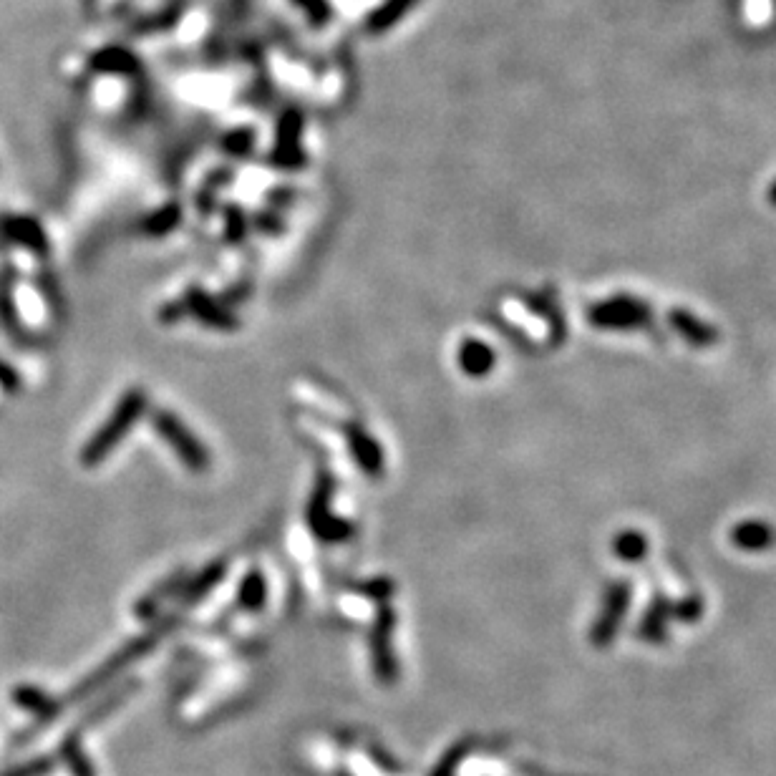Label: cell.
Returning a JSON list of instances; mask_svg holds the SVG:
<instances>
[{"instance_id": "obj_7", "label": "cell", "mask_w": 776, "mask_h": 776, "mask_svg": "<svg viewBox=\"0 0 776 776\" xmlns=\"http://www.w3.org/2000/svg\"><path fill=\"white\" fill-rule=\"evenodd\" d=\"M673 618V603L666 598H656L651 608L645 610L643 620L638 625V638L648 643H663L668 635V620Z\"/></svg>"}, {"instance_id": "obj_10", "label": "cell", "mask_w": 776, "mask_h": 776, "mask_svg": "<svg viewBox=\"0 0 776 776\" xmlns=\"http://www.w3.org/2000/svg\"><path fill=\"white\" fill-rule=\"evenodd\" d=\"M613 552L615 557H620L623 562H638L643 560L645 552H648V540H645L643 532L623 530L613 540Z\"/></svg>"}, {"instance_id": "obj_12", "label": "cell", "mask_w": 776, "mask_h": 776, "mask_svg": "<svg viewBox=\"0 0 776 776\" xmlns=\"http://www.w3.org/2000/svg\"><path fill=\"white\" fill-rule=\"evenodd\" d=\"M351 441H353V451H356L358 462H361L363 472H376L381 467V451L378 446L368 439L366 434H358V431H351Z\"/></svg>"}, {"instance_id": "obj_1", "label": "cell", "mask_w": 776, "mask_h": 776, "mask_svg": "<svg viewBox=\"0 0 776 776\" xmlns=\"http://www.w3.org/2000/svg\"><path fill=\"white\" fill-rule=\"evenodd\" d=\"M588 320L600 331H643L653 323V310L635 295H613L603 303L590 305Z\"/></svg>"}, {"instance_id": "obj_5", "label": "cell", "mask_w": 776, "mask_h": 776, "mask_svg": "<svg viewBox=\"0 0 776 776\" xmlns=\"http://www.w3.org/2000/svg\"><path fill=\"white\" fill-rule=\"evenodd\" d=\"M668 323H671L673 331L683 338V341L691 343L693 348H711L719 343V328L701 320L698 315H693L691 310L673 308L668 313Z\"/></svg>"}, {"instance_id": "obj_15", "label": "cell", "mask_w": 776, "mask_h": 776, "mask_svg": "<svg viewBox=\"0 0 776 776\" xmlns=\"http://www.w3.org/2000/svg\"><path fill=\"white\" fill-rule=\"evenodd\" d=\"M242 588L250 590V593H247V595H242V598H245V600L250 598V605H260V603H263L265 590H263V580H260V575H252L250 580L242 582Z\"/></svg>"}, {"instance_id": "obj_16", "label": "cell", "mask_w": 776, "mask_h": 776, "mask_svg": "<svg viewBox=\"0 0 776 776\" xmlns=\"http://www.w3.org/2000/svg\"><path fill=\"white\" fill-rule=\"evenodd\" d=\"M66 759H69L71 769H74L76 776H91L89 764H86V759L81 756V751L76 749V746H66Z\"/></svg>"}, {"instance_id": "obj_2", "label": "cell", "mask_w": 776, "mask_h": 776, "mask_svg": "<svg viewBox=\"0 0 776 776\" xmlns=\"http://www.w3.org/2000/svg\"><path fill=\"white\" fill-rule=\"evenodd\" d=\"M144 404H147V399L142 396V391H132V394H126L124 399L119 401V406H116L114 414H111V419L104 424V429H101L99 434H96L94 439L89 441V446H86V451H84V462L96 464L99 459H104L106 454L114 449L116 441H119L121 436L129 431V426L137 421V416L142 414Z\"/></svg>"}, {"instance_id": "obj_11", "label": "cell", "mask_w": 776, "mask_h": 776, "mask_svg": "<svg viewBox=\"0 0 776 776\" xmlns=\"http://www.w3.org/2000/svg\"><path fill=\"white\" fill-rule=\"evenodd\" d=\"M388 623H391V615L386 618L383 625V613L381 620L376 625V635H373V648H376V668L381 678L394 676V661H391V651H388Z\"/></svg>"}, {"instance_id": "obj_4", "label": "cell", "mask_w": 776, "mask_h": 776, "mask_svg": "<svg viewBox=\"0 0 776 776\" xmlns=\"http://www.w3.org/2000/svg\"><path fill=\"white\" fill-rule=\"evenodd\" d=\"M154 426H157L159 434L174 446V451H177L179 457L189 464V469H194V472H205L207 464H210L207 451L202 449L200 441L189 434L187 426L179 424L177 416L167 414V411H159V414L154 416Z\"/></svg>"}, {"instance_id": "obj_9", "label": "cell", "mask_w": 776, "mask_h": 776, "mask_svg": "<svg viewBox=\"0 0 776 776\" xmlns=\"http://www.w3.org/2000/svg\"><path fill=\"white\" fill-rule=\"evenodd\" d=\"M13 701H16L18 706L28 708L31 714L41 716L43 721L51 719V716L56 714V703H53V698H48L41 688L18 686L16 691H13Z\"/></svg>"}, {"instance_id": "obj_3", "label": "cell", "mask_w": 776, "mask_h": 776, "mask_svg": "<svg viewBox=\"0 0 776 776\" xmlns=\"http://www.w3.org/2000/svg\"><path fill=\"white\" fill-rule=\"evenodd\" d=\"M630 600H633V585L625 580L613 582L608 588L603 598V608H600V615L595 618L593 630H590V640L593 645L603 648V645H610L618 635L620 623H623L625 613L630 608Z\"/></svg>"}, {"instance_id": "obj_14", "label": "cell", "mask_w": 776, "mask_h": 776, "mask_svg": "<svg viewBox=\"0 0 776 776\" xmlns=\"http://www.w3.org/2000/svg\"><path fill=\"white\" fill-rule=\"evenodd\" d=\"M701 615H703V603L698 595H691V598L681 600V603H673V618L683 620V623H696Z\"/></svg>"}, {"instance_id": "obj_13", "label": "cell", "mask_w": 776, "mask_h": 776, "mask_svg": "<svg viewBox=\"0 0 776 776\" xmlns=\"http://www.w3.org/2000/svg\"><path fill=\"white\" fill-rule=\"evenodd\" d=\"M51 769H53V761L38 756V759H31L26 761V764H18L13 766V769L3 771L0 776H46Z\"/></svg>"}, {"instance_id": "obj_8", "label": "cell", "mask_w": 776, "mask_h": 776, "mask_svg": "<svg viewBox=\"0 0 776 776\" xmlns=\"http://www.w3.org/2000/svg\"><path fill=\"white\" fill-rule=\"evenodd\" d=\"M459 363H462V368L469 376H484V373L492 371L494 353L492 348L484 346V343L467 341L462 346V353H459Z\"/></svg>"}, {"instance_id": "obj_17", "label": "cell", "mask_w": 776, "mask_h": 776, "mask_svg": "<svg viewBox=\"0 0 776 776\" xmlns=\"http://www.w3.org/2000/svg\"><path fill=\"white\" fill-rule=\"evenodd\" d=\"M766 200H769L771 207H776V179H774V182H771L769 192H766Z\"/></svg>"}, {"instance_id": "obj_6", "label": "cell", "mask_w": 776, "mask_h": 776, "mask_svg": "<svg viewBox=\"0 0 776 776\" xmlns=\"http://www.w3.org/2000/svg\"><path fill=\"white\" fill-rule=\"evenodd\" d=\"M731 542L744 552H764L776 545V530L764 520H744L731 530Z\"/></svg>"}]
</instances>
